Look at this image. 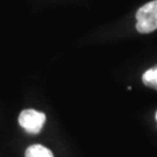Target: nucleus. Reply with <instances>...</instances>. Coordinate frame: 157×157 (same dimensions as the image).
Here are the masks:
<instances>
[{
	"label": "nucleus",
	"mask_w": 157,
	"mask_h": 157,
	"mask_svg": "<svg viewBox=\"0 0 157 157\" xmlns=\"http://www.w3.org/2000/svg\"><path fill=\"white\" fill-rule=\"evenodd\" d=\"M25 157H54L52 152L41 144H33L27 148Z\"/></svg>",
	"instance_id": "obj_3"
},
{
	"label": "nucleus",
	"mask_w": 157,
	"mask_h": 157,
	"mask_svg": "<svg viewBox=\"0 0 157 157\" xmlns=\"http://www.w3.org/2000/svg\"><path fill=\"white\" fill-rule=\"evenodd\" d=\"M136 29L142 34L157 29V0L147 2L136 12Z\"/></svg>",
	"instance_id": "obj_1"
},
{
	"label": "nucleus",
	"mask_w": 157,
	"mask_h": 157,
	"mask_svg": "<svg viewBox=\"0 0 157 157\" xmlns=\"http://www.w3.org/2000/svg\"><path fill=\"white\" fill-rule=\"evenodd\" d=\"M142 82L148 87L157 90V67L147 70L146 72L143 73Z\"/></svg>",
	"instance_id": "obj_4"
},
{
	"label": "nucleus",
	"mask_w": 157,
	"mask_h": 157,
	"mask_svg": "<svg viewBox=\"0 0 157 157\" xmlns=\"http://www.w3.org/2000/svg\"><path fill=\"white\" fill-rule=\"evenodd\" d=\"M156 120H157V112H156Z\"/></svg>",
	"instance_id": "obj_5"
},
{
	"label": "nucleus",
	"mask_w": 157,
	"mask_h": 157,
	"mask_svg": "<svg viewBox=\"0 0 157 157\" xmlns=\"http://www.w3.org/2000/svg\"><path fill=\"white\" fill-rule=\"evenodd\" d=\"M19 124L30 134H39L45 124V115L35 109H25L19 115Z\"/></svg>",
	"instance_id": "obj_2"
}]
</instances>
